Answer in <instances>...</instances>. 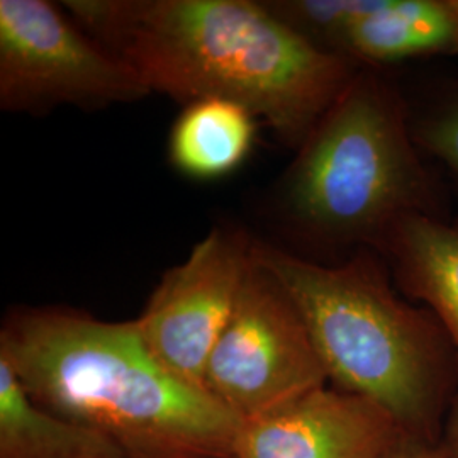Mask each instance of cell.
<instances>
[{
  "mask_svg": "<svg viewBox=\"0 0 458 458\" xmlns=\"http://www.w3.org/2000/svg\"><path fill=\"white\" fill-rule=\"evenodd\" d=\"M62 7L183 106L228 98L297 149L361 66L316 48L251 0H68Z\"/></svg>",
  "mask_w": 458,
  "mask_h": 458,
  "instance_id": "6da1fadb",
  "label": "cell"
},
{
  "mask_svg": "<svg viewBox=\"0 0 458 458\" xmlns=\"http://www.w3.org/2000/svg\"><path fill=\"white\" fill-rule=\"evenodd\" d=\"M0 357L43 408L111 438L128 458H234L242 421L151 353L136 319L17 308Z\"/></svg>",
  "mask_w": 458,
  "mask_h": 458,
  "instance_id": "7a4b0ae2",
  "label": "cell"
},
{
  "mask_svg": "<svg viewBox=\"0 0 458 458\" xmlns=\"http://www.w3.org/2000/svg\"><path fill=\"white\" fill-rule=\"evenodd\" d=\"M251 257L294 299L329 386L384 408L410 440L438 443L458 395L457 346L397 291L378 251L318 263L253 242Z\"/></svg>",
  "mask_w": 458,
  "mask_h": 458,
  "instance_id": "3957f363",
  "label": "cell"
},
{
  "mask_svg": "<svg viewBox=\"0 0 458 458\" xmlns=\"http://www.w3.org/2000/svg\"><path fill=\"white\" fill-rule=\"evenodd\" d=\"M280 209L301 257L344 262L377 250L404 217H454L442 174L416 147L399 70L361 66L280 183Z\"/></svg>",
  "mask_w": 458,
  "mask_h": 458,
  "instance_id": "277c9868",
  "label": "cell"
},
{
  "mask_svg": "<svg viewBox=\"0 0 458 458\" xmlns=\"http://www.w3.org/2000/svg\"><path fill=\"white\" fill-rule=\"evenodd\" d=\"M151 92L141 77L47 0H0V107L48 114L130 104Z\"/></svg>",
  "mask_w": 458,
  "mask_h": 458,
  "instance_id": "5b68a950",
  "label": "cell"
},
{
  "mask_svg": "<svg viewBox=\"0 0 458 458\" xmlns=\"http://www.w3.org/2000/svg\"><path fill=\"white\" fill-rule=\"evenodd\" d=\"M327 384L294 299L251 257L236 306L208 361L204 391L243 423Z\"/></svg>",
  "mask_w": 458,
  "mask_h": 458,
  "instance_id": "8992f818",
  "label": "cell"
},
{
  "mask_svg": "<svg viewBox=\"0 0 458 458\" xmlns=\"http://www.w3.org/2000/svg\"><path fill=\"white\" fill-rule=\"evenodd\" d=\"M251 245L238 231H209L183 262L166 270L136 318L158 361L200 389L250 270Z\"/></svg>",
  "mask_w": 458,
  "mask_h": 458,
  "instance_id": "52a82bcc",
  "label": "cell"
},
{
  "mask_svg": "<svg viewBox=\"0 0 458 458\" xmlns=\"http://www.w3.org/2000/svg\"><path fill=\"white\" fill-rule=\"evenodd\" d=\"M406 438L384 408L327 384L243 421L234 458H382Z\"/></svg>",
  "mask_w": 458,
  "mask_h": 458,
  "instance_id": "ba28073f",
  "label": "cell"
},
{
  "mask_svg": "<svg viewBox=\"0 0 458 458\" xmlns=\"http://www.w3.org/2000/svg\"><path fill=\"white\" fill-rule=\"evenodd\" d=\"M338 55L380 70L458 56V0H377L344 34Z\"/></svg>",
  "mask_w": 458,
  "mask_h": 458,
  "instance_id": "9c48e42d",
  "label": "cell"
},
{
  "mask_svg": "<svg viewBox=\"0 0 458 458\" xmlns=\"http://www.w3.org/2000/svg\"><path fill=\"white\" fill-rule=\"evenodd\" d=\"M397 291L433 312L458 350V216H410L377 248Z\"/></svg>",
  "mask_w": 458,
  "mask_h": 458,
  "instance_id": "30bf717a",
  "label": "cell"
},
{
  "mask_svg": "<svg viewBox=\"0 0 458 458\" xmlns=\"http://www.w3.org/2000/svg\"><path fill=\"white\" fill-rule=\"evenodd\" d=\"M257 115L228 98H199L183 106L168 136V160L194 181H217L250 158Z\"/></svg>",
  "mask_w": 458,
  "mask_h": 458,
  "instance_id": "8fae6325",
  "label": "cell"
},
{
  "mask_svg": "<svg viewBox=\"0 0 458 458\" xmlns=\"http://www.w3.org/2000/svg\"><path fill=\"white\" fill-rule=\"evenodd\" d=\"M0 458H128L111 438L38 404L0 357Z\"/></svg>",
  "mask_w": 458,
  "mask_h": 458,
  "instance_id": "7c38bea8",
  "label": "cell"
},
{
  "mask_svg": "<svg viewBox=\"0 0 458 458\" xmlns=\"http://www.w3.org/2000/svg\"><path fill=\"white\" fill-rule=\"evenodd\" d=\"M401 77L416 147L458 200V75L416 73Z\"/></svg>",
  "mask_w": 458,
  "mask_h": 458,
  "instance_id": "4fadbf2b",
  "label": "cell"
},
{
  "mask_svg": "<svg viewBox=\"0 0 458 458\" xmlns=\"http://www.w3.org/2000/svg\"><path fill=\"white\" fill-rule=\"evenodd\" d=\"M377 0H278L267 2L295 33L301 34L316 48L340 56L344 34L367 16ZM342 58V56H340Z\"/></svg>",
  "mask_w": 458,
  "mask_h": 458,
  "instance_id": "5bb4252c",
  "label": "cell"
},
{
  "mask_svg": "<svg viewBox=\"0 0 458 458\" xmlns=\"http://www.w3.org/2000/svg\"><path fill=\"white\" fill-rule=\"evenodd\" d=\"M382 458H443L437 443L416 442L403 440L389 450Z\"/></svg>",
  "mask_w": 458,
  "mask_h": 458,
  "instance_id": "9a60e30c",
  "label": "cell"
},
{
  "mask_svg": "<svg viewBox=\"0 0 458 458\" xmlns=\"http://www.w3.org/2000/svg\"><path fill=\"white\" fill-rule=\"evenodd\" d=\"M437 445L443 458H458V395L446 416L440 440Z\"/></svg>",
  "mask_w": 458,
  "mask_h": 458,
  "instance_id": "2e32d148",
  "label": "cell"
}]
</instances>
